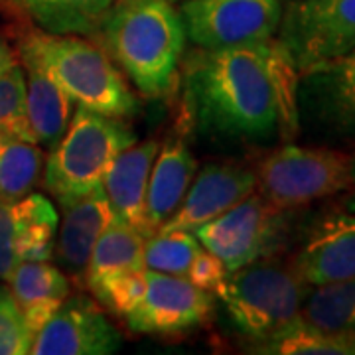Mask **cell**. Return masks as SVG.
I'll list each match as a JSON object with an SVG mask.
<instances>
[{
  "mask_svg": "<svg viewBox=\"0 0 355 355\" xmlns=\"http://www.w3.org/2000/svg\"><path fill=\"white\" fill-rule=\"evenodd\" d=\"M0 135L36 142L26 113V73L20 65L0 73Z\"/></svg>",
  "mask_w": 355,
  "mask_h": 355,
  "instance_id": "4316f807",
  "label": "cell"
},
{
  "mask_svg": "<svg viewBox=\"0 0 355 355\" xmlns=\"http://www.w3.org/2000/svg\"><path fill=\"white\" fill-rule=\"evenodd\" d=\"M170 2H178V0H170Z\"/></svg>",
  "mask_w": 355,
  "mask_h": 355,
  "instance_id": "e575fe53",
  "label": "cell"
},
{
  "mask_svg": "<svg viewBox=\"0 0 355 355\" xmlns=\"http://www.w3.org/2000/svg\"><path fill=\"white\" fill-rule=\"evenodd\" d=\"M99 30L105 51L142 95L170 93L188 38L170 0H116Z\"/></svg>",
  "mask_w": 355,
  "mask_h": 355,
  "instance_id": "7a4b0ae2",
  "label": "cell"
},
{
  "mask_svg": "<svg viewBox=\"0 0 355 355\" xmlns=\"http://www.w3.org/2000/svg\"><path fill=\"white\" fill-rule=\"evenodd\" d=\"M284 225V209L275 207L257 191L229 211L203 223L193 231L205 251L219 257L229 272L265 259L270 253Z\"/></svg>",
  "mask_w": 355,
  "mask_h": 355,
  "instance_id": "9c48e42d",
  "label": "cell"
},
{
  "mask_svg": "<svg viewBox=\"0 0 355 355\" xmlns=\"http://www.w3.org/2000/svg\"><path fill=\"white\" fill-rule=\"evenodd\" d=\"M113 219L114 211L103 186H97L87 196L65 205L64 221L53 254L67 279L76 280L77 284L85 282L93 247L99 241L103 231L113 223Z\"/></svg>",
  "mask_w": 355,
  "mask_h": 355,
  "instance_id": "5bb4252c",
  "label": "cell"
},
{
  "mask_svg": "<svg viewBox=\"0 0 355 355\" xmlns=\"http://www.w3.org/2000/svg\"><path fill=\"white\" fill-rule=\"evenodd\" d=\"M180 16L198 48L223 50L275 38L282 6L279 0H184Z\"/></svg>",
  "mask_w": 355,
  "mask_h": 355,
  "instance_id": "ba28073f",
  "label": "cell"
},
{
  "mask_svg": "<svg viewBox=\"0 0 355 355\" xmlns=\"http://www.w3.org/2000/svg\"><path fill=\"white\" fill-rule=\"evenodd\" d=\"M156 153V140L132 144L114 158L103 178V190L114 217L139 229L146 239L153 235L146 221V188Z\"/></svg>",
  "mask_w": 355,
  "mask_h": 355,
  "instance_id": "9a60e30c",
  "label": "cell"
},
{
  "mask_svg": "<svg viewBox=\"0 0 355 355\" xmlns=\"http://www.w3.org/2000/svg\"><path fill=\"white\" fill-rule=\"evenodd\" d=\"M144 288H146L144 270H137V272H125V275H119L114 279L107 280L93 296L116 316L125 318L135 306L139 304V300L144 294Z\"/></svg>",
  "mask_w": 355,
  "mask_h": 355,
  "instance_id": "f1b7e54d",
  "label": "cell"
},
{
  "mask_svg": "<svg viewBox=\"0 0 355 355\" xmlns=\"http://www.w3.org/2000/svg\"><path fill=\"white\" fill-rule=\"evenodd\" d=\"M300 322L322 331H355V277L308 286Z\"/></svg>",
  "mask_w": 355,
  "mask_h": 355,
  "instance_id": "603a6c76",
  "label": "cell"
},
{
  "mask_svg": "<svg viewBox=\"0 0 355 355\" xmlns=\"http://www.w3.org/2000/svg\"><path fill=\"white\" fill-rule=\"evenodd\" d=\"M308 284L292 265L259 259L229 272L216 296L229 322L257 345L282 336L300 322Z\"/></svg>",
  "mask_w": 355,
  "mask_h": 355,
  "instance_id": "277c9868",
  "label": "cell"
},
{
  "mask_svg": "<svg viewBox=\"0 0 355 355\" xmlns=\"http://www.w3.org/2000/svg\"><path fill=\"white\" fill-rule=\"evenodd\" d=\"M123 338L87 296L65 298L55 314L32 338L34 355H109L121 349Z\"/></svg>",
  "mask_w": 355,
  "mask_h": 355,
  "instance_id": "8fae6325",
  "label": "cell"
},
{
  "mask_svg": "<svg viewBox=\"0 0 355 355\" xmlns=\"http://www.w3.org/2000/svg\"><path fill=\"white\" fill-rule=\"evenodd\" d=\"M146 288L125 322L132 331L170 336L202 326L214 310L209 292L198 288L186 277H174L144 268Z\"/></svg>",
  "mask_w": 355,
  "mask_h": 355,
  "instance_id": "30bf717a",
  "label": "cell"
},
{
  "mask_svg": "<svg viewBox=\"0 0 355 355\" xmlns=\"http://www.w3.org/2000/svg\"><path fill=\"white\" fill-rule=\"evenodd\" d=\"M32 334L12 292L0 286V355L30 354Z\"/></svg>",
  "mask_w": 355,
  "mask_h": 355,
  "instance_id": "83f0119b",
  "label": "cell"
},
{
  "mask_svg": "<svg viewBox=\"0 0 355 355\" xmlns=\"http://www.w3.org/2000/svg\"><path fill=\"white\" fill-rule=\"evenodd\" d=\"M26 71V113L36 144L53 148L71 119V99L50 77L34 65L24 64Z\"/></svg>",
  "mask_w": 355,
  "mask_h": 355,
  "instance_id": "ffe728a7",
  "label": "cell"
},
{
  "mask_svg": "<svg viewBox=\"0 0 355 355\" xmlns=\"http://www.w3.org/2000/svg\"><path fill=\"white\" fill-rule=\"evenodd\" d=\"M2 139H4V137H2V135H0V142H2Z\"/></svg>",
  "mask_w": 355,
  "mask_h": 355,
  "instance_id": "836d02e7",
  "label": "cell"
},
{
  "mask_svg": "<svg viewBox=\"0 0 355 355\" xmlns=\"http://www.w3.org/2000/svg\"><path fill=\"white\" fill-rule=\"evenodd\" d=\"M196 170L198 162L182 139L172 137L158 148L146 188V221L153 235L176 211Z\"/></svg>",
  "mask_w": 355,
  "mask_h": 355,
  "instance_id": "e0dca14e",
  "label": "cell"
},
{
  "mask_svg": "<svg viewBox=\"0 0 355 355\" xmlns=\"http://www.w3.org/2000/svg\"><path fill=\"white\" fill-rule=\"evenodd\" d=\"M349 191V196H347V200H345V209L347 211H355V166H354V178H352V186L347 188Z\"/></svg>",
  "mask_w": 355,
  "mask_h": 355,
  "instance_id": "d6a6232c",
  "label": "cell"
},
{
  "mask_svg": "<svg viewBox=\"0 0 355 355\" xmlns=\"http://www.w3.org/2000/svg\"><path fill=\"white\" fill-rule=\"evenodd\" d=\"M227 277L229 268L225 266V263L214 253L205 251L203 247L202 251L196 254L193 263L188 268V275H186V279L190 280L191 284H196L198 288L209 292V294H216Z\"/></svg>",
  "mask_w": 355,
  "mask_h": 355,
  "instance_id": "f546056e",
  "label": "cell"
},
{
  "mask_svg": "<svg viewBox=\"0 0 355 355\" xmlns=\"http://www.w3.org/2000/svg\"><path fill=\"white\" fill-rule=\"evenodd\" d=\"M46 32L95 34L116 0H16Z\"/></svg>",
  "mask_w": 355,
  "mask_h": 355,
  "instance_id": "7402d4cb",
  "label": "cell"
},
{
  "mask_svg": "<svg viewBox=\"0 0 355 355\" xmlns=\"http://www.w3.org/2000/svg\"><path fill=\"white\" fill-rule=\"evenodd\" d=\"M137 142L132 128L119 116L77 107L62 140L51 148L44 168V190L62 207L87 196L125 148Z\"/></svg>",
  "mask_w": 355,
  "mask_h": 355,
  "instance_id": "5b68a950",
  "label": "cell"
},
{
  "mask_svg": "<svg viewBox=\"0 0 355 355\" xmlns=\"http://www.w3.org/2000/svg\"><path fill=\"white\" fill-rule=\"evenodd\" d=\"M292 268L308 286L355 277V211L316 221L292 259Z\"/></svg>",
  "mask_w": 355,
  "mask_h": 355,
  "instance_id": "4fadbf2b",
  "label": "cell"
},
{
  "mask_svg": "<svg viewBox=\"0 0 355 355\" xmlns=\"http://www.w3.org/2000/svg\"><path fill=\"white\" fill-rule=\"evenodd\" d=\"M279 40L300 76L355 50V0H294L282 12Z\"/></svg>",
  "mask_w": 355,
  "mask_h": 355,
  "instance_id": "52a82bcc",
  "label": "cell"
},
{
  "mask_svg": "<svg viewBox=\"0 0 355 355\" xmlns=\"http://www.w3.org/2000/svg\"><path fill=\"white\" fill-rule=\"evenodd\" d=\"M14 65H18V62H16V55H14L12 48L0 38V73H4L6 69H10Z\"/></svg>",
  "mask_w": 355,
  "mask_h": 355,
  "instance_id": "1f68e13d",
  "label": "cell"
},
{
  "mask_svg": "<svg viewBox=\"0 0 355 355\" xmlns=\"http://www.w3.org/2000/svg\"><path fill=\"white\" fill-rule=\"evenodd\" d=\"M18 261H50L55 249L58 211L42 193H28L12 203Z\"/></svg>",
  "mask_w": 355,
  "mask_h": 355,
  "instance_id": "44dd1931",
  "label": "cell"
},
{
  "mask_svg": "<svg viewBox=\"0 0 355 355\" xmlns=\"http://www.w3.org/2000/svg\"><path fill=\"white\" fill-rule=\"evenodd\" d=\"M300 77L318 121L340 135H355V50Z\"/></svg>",
  "mask_w": 355,
  "mask_h": 355,
  "instance_id": "2e32d148",
  "label": "cell"
},
{
  "mask_svg": "<svg viewBox=\"0 0 355 355\" xmlns=\"http://www.w3.org/2000/svg\"><path fill=\"white\" fill-rule=\"evenodd\" d=\"M202 245L193 231H156L144 243V268L174 277H186Z\"/></svg>",
  "mask_w": 355,
  "mask_h": 355,
  "instance_id": "484cf974",
  "label": "cell"
},
{
  "mask_svg": "<svg viewBox=\"0 0 355 355\" xmlns=\"http://www.w3.org/2000/svg\"><path fill=\"white\" fill-rule=\"evenodd\" d=\"M257 352L275 355H355V331H322L298 322L279 338L257 345Z\"/></svg>",
  "mask_w": 355,
  "mask_h": 355,
  "instance_id": "d4e9b609",
  "label": "cell"
},
{
  "mask_svg": "<svg viewBox=\"0 0 355 355\" xmlns=\"http://www.w3.org/2000/svg\"><path fill=\"white\" fill-rule=\"evenodd\" d=\"M18 53L22 64L42 69L77 107L119 119L139 113V101L121 69L89 40L77 34L30 32Z\"/></svg>",
  "mask_w": 355,
  "mask_h": 355,
  "instance_id": "3957f363",
  "label": "cell"
},
{
  "mask_svg": "<svg viewBox=\"0 0 355 355\" xmlns=\"http://www.w3.org/2000/svg\"><path fill=\"white\" fill-rule=\"evenodd\" d=\"M44 153L36 142L4 137L0 142V198L18 202L38 184Z\"/></svg>",
  "mask_w": 355,
  "mask_h": 355,
  "instance_id": "cb8c5ba5",
  "label": "cell"
},
{
  "mask_svg": "<svg viewBox=\"0 0 355 355\" xmlns=\"http://www.w3.org/2000/svg\"><path fill=\"white\" fill-rule=\"evenodd\" d=\"M190 188L176 211L158 231H196V229L229 211L257 190L254 170L241 164H207L191 180Z\"/></svg>",
  "mask_w": 355,
  "mask_h": 355,
  "instance_id": "7c38bea8",
  "label": "cell"
},
{
  "mask_svg": "<svg viewBox=\"0 0 355 355\" xmlns=\"http://www.w3.org/2000/svg\"><path fill=\"white\" fill-rule=\"evenodd\" d=\"M28 330L34 334L50 320L69 296V279L48 261H22L6 279Z\"/></svg>",
  "mask_w": 355,
  "mask_h": 355,
  "instance_id": "ac0fdd59",
  "label": "cell"
},
{
  "mask_svg": "<svg viewBox=\"0 0 355 355\" xmlns=\"http://www.w3.org/2000/svg\"><path fill=\"white\" fill-rule=\"evenodd\" d=\"M144 243L146 237L139 229L114 217L93 247L85 286L95 294L107 280L125 272L144 270Z\"/></svg>",
  "mask_w": 355,
  "mask_h": 355,
  "instance_id": "d6986e66",
  "label": "cell"
},
{
  "mask_svg": "<svg viewBox=\"0 0 355 355\" xmlns=\"http://www.w3.org/2000/svg\"><path fill=\"white\" fill-rule=\"evenodd\" d=\"M355 154L284 144L265 154L254 168L257 190L279 209H294L342 193L352 186Z\"/></svg>",
  "mask_w": 355,
  "mask_h": 355,
  "instance_id": "8992f818",
  "label": "cell"
},
{
  "mask_svg": "<svg viewBox=\"0 0 355 355\" xmlns=\"http://www.w3.org/2000/svg\"><path fill=\"white\" fill-rule=\"evenodd\" d=\"M18 263L12 202L0 198V280L8 279Z\"/></svg>",
  "mask_w": 355,
  "mask_h": 355,
  "instance_id": "4dcf8cb0",
  "label": "cell"
},
{
  "mask_svg": "<svg viewBox=\"0 0 355 355\" xmlns=\"http://www.w3.org/2000/svg\"><path fill=\"white\" fill-rule=\"evenodd\" d=\"M272 40L253 46L191 53L184 71V99L202 132L237 140L270 139L282 130Z\"/></svg>",
  "mask_w": 355,
  "mask_h": 355,
  "instance_id": "6da1fadb",
  "label": "cell"
}]
</instances>
